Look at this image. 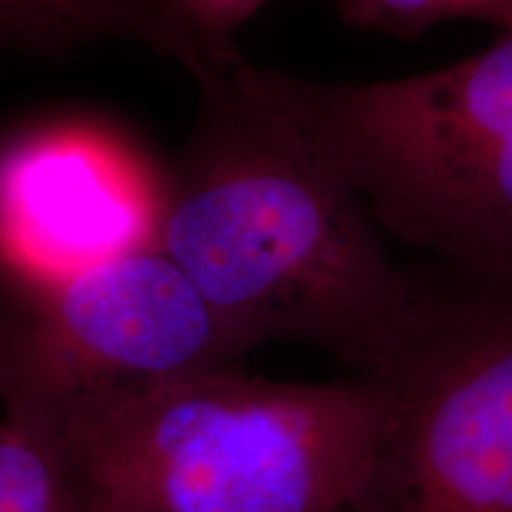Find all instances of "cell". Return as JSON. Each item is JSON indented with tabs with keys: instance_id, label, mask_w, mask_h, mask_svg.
<instances>
[{
	"instance_id": "obj_11",
	"label": "cell",
	"mask_w": 512,
	"mask_h": 512,
	"mask_svg": "<svg viewBox=\"0 0 512 512\" xmlns=\"http://www.w3.org/2000/svg\"><path fill=\"white\" fill-rule=\"evenodd\" d=\"M46 394L41 335L22 302L0 306V399L5 406Z\"/></svg>"
},
{
	"instance_id": "obj_2",
	"label": "cell",
	"mask_w": 512,
	"mask_h": 512,
	"mask_svg": "<svg viewBox=\"0 0 512 512\" xmlns=\"http://www.w3.org/2000/svg\"><path fill=\"white\" fill-rule=\"evenodd\" d=\"M88 512H354L392 401L373 377L230 370L38 396Z\"/></svg>"
},
{
	"instance_id": "obj_8",
	"label": "cell",
	"mask_w": 512,
	"mask_h": 512,
	"mask_svg": "<svg viewBox=\"0 0 512 512\" xmlns=\"http://www.w3.org/2000/svg\"><path fill=\"white\" fill-rule=\"evenodd\" d=\"M0 512H88L36 399L10 403L0 420Z\"/></svg>"
},
{
	"instance_id": "obj_12",
	"label": "cell",
	"mask_w": 512,
	"mask_h": 512,
	"mask_svg": "<svg viewBox=\"0 0 512 512\" xmlns=\"http://www.w3.org/2000/svg\"><path fill=\"white\" fill-rule=\"evenodd\" d=\"M8 46V43H5V38H3V34H0V48H5Z\"/></svg>"
},
{
	"instance_id": "obj_6",
	"label": "cell",
	"mask_w": 512,
	"mask_h": 512,
	"mask_svg": "<svg viewBox=\"0 0 512 512\" xmlns=\"http://www.w3.org/2000/svg\"><path fill=\"white\" fill-rule=\"evenodd\" d=\"M22 304L41 335L43 396L216 373L242 356L190 275L162 249L117 256Z\"/></svg>"
},
{
	"instance_id": "obj_10",
	"label": "cell",
	"mask_w": 512,
	"mask_h": 512,
	"mask_svg": "<svg viewBox=\"0 0 512 512\" xmlns=\"http://www.w3.org/2000/svg\"><path fill=\"white\" fill-rule=\"evenodd\" d=\"M166 22L178 31L192 55L190 74L233 60L240 50L233 34L268 0H155Z\"/></svg>"
},
{
	"instance_id": "obj_4",
	"label": "cell",
	"mask_w": 512,
	"mask_h": 512,
	"mask_svg": "<svg viewBox=\"0 0 512 512\" xmlns=\"http://www.w3.org/2000/svg\"><path fill=\"white\" fill-rule=\"evenodd\" d=\"M413 271L411 328L373 375L392 418L358 512H512V275Z\"/></svg>"
},
{
	"instance_id": "obj_9",
	"label": "cell",
	"mask_w": 512,
	"mask_h": 512,
	"mask_svg": "<svg viewBox=\"0 0 512 512\" xmlns=\"http://www.w3.org/2000/svg\"><path fill=\"white\" fill-rule=\"evenodd\" d=\"M339 15L351 27L415 36L448 19H482L505 29L512 0H339Z\"/></svg>"
},
{
	"instance_id": "obj_5",
	"label": "cell",
	"mask_w": 512,
	"mask_h": 512,
	"mask_svg": "<svg viewBox=\"0 0 512 512\" xmlns=\"http://www.w3.org/2000/svg\"><path fill=\"white\" fill-rule=\"evenodd\" d=\"M166 209L169 171L107 121L55 117L0 140V278L19 302L162 249Z\"/></svg>"
},
{
	"instance_id": "obj_13",
	"label": "cell",
	"mask_w": 512,
	"mask_h": 512,
	"mask_svg": "<svg viewBox=\"0 0 512 512\" xmlns=\"http://www.w3.org/2000/svg\"><path fill=\"white\" fill-rule=\"evenodd\" d=\"M354 512H358V510H354Z\"/></svg>"
},
{
	"instance_id": "obj_7",
	"label": "cell",
	"mask_w": 512,
	"mask_h": 512,
	"mask_svg": "<svg viewBox=\"0 0 512 512\" xmlns=\"http://www.w3.org/2000/svg\"><path fill=\"white\" fill-rule=\"evenodd\" d=\"M0 34L8 46L38 57H62L107 38H128L188 72L192 67L188 46L155 0H0Z\"/></svg>"
},
{
	"instance_id": "obj_1",
	"label": "cell",
	"mask_w": 512,
	"mask_h": 512,
	"mask_svg": "<svg viewBox=\"0 0 512 512\" xmlns=\"http://www.w3.org/2000/svg\"><path fill=\"white\" fill-rule=\"evenodd\" d=\"M202 112L169 171L166 252L242 354L304 342L373 377L411 328L413 268L358 190L252 79L242 55L195 79Z\"/></svg>"
},
{
	"instance_id": "obj_3",
	"label": "cell",
	"mask_w": 512,
	"mask_h": 512,
	"mask_svg": "<svg viewBox=\"0 0 512 512\" xmlns=\"http://www.w3.org/2000/svg\"><path fill=\"white\" fill-rule=\"evenodd\" d=\"M252 79L382 230L439 264L512 275V24L427 74L325 83L252 64Z\"/></svg>"
}]
</instances>
